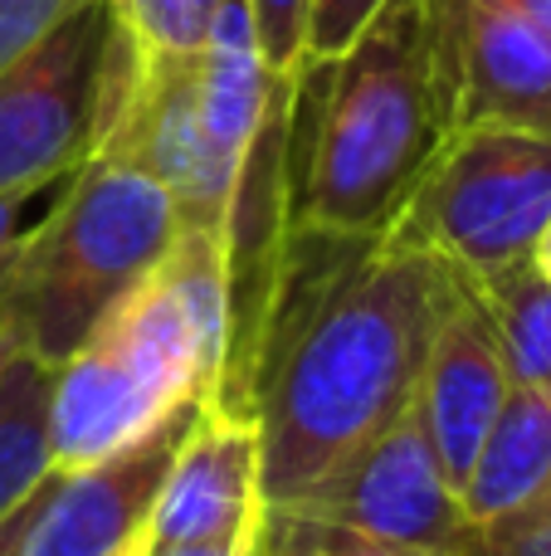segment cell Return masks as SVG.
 Segmentation results:
<instances>
[{"label":"cell","mask_w":551,"mask_h":556,"mask_svg":"<svg viewBox=\"0 0 551 556\" xmlns=\"http://www.w3.org/2000/svg\"><path fill=\"white\" fill-rule=\"evenodd\" d=\"M454 274L390 235H283L249 366L269 508L318 489L415 405Z\"/></svg>","instance_id":"obj_1"},{"label":"cell","mask_w":551,"mask_h":556,"mask_svg":"<svg viewBox=\"0 0 551 556\" xmlns=\"http://www.w3.org/2000/svg\"><path fill=\"white\" fill-rule=\"evenodd\" d=\"M445 137L430 0H381L347 49L289 78V230L386 235Z\"/></svg>","instance_id":"obj_2"},{"label":"cell","mask_w":551,"mask_h":556,"mask_svg":"<svg viewBox=\"0 0 551 556\" xmlns=\"http://www.w3.org/2000/svg\"><path fill=\"white\" fill-rule=\"evenodd\" d=\"M181 215L137 166L88 156L64 201L25 230L10 260L0 307L15 317L29 362L54 371L93 323L166 260Z\"/></svg>","instance_id":"obj_3"},{"label":"cell","mask_w":551,"mask_h":556,"mask_svg":"<svg viewBox=\"0 0 551 556\" xmlns=\"http://www.w3.org/2000/svg\"><path fill=\"white\" fill-rule=\"evenodd\" d=\"M201 401L191 332L152 269L49 371V464L54 473L93 469Z\"/></svg>","instance_id":"obj_4"},{"label":"cell","mask_w":551,"mask_h":556,"mask_svg":"<svg viewBox=\"0 0 551 556\" xmlns=\"http://www.w3.org/2000/svg\"><path fill=\"white\" fill-rule=\"evenodd\" d=\"M551 215V137L474 123L439 142L390 240L439 260L449 274L494 278L533 260Z\"/></svg>","instance_id":"obj_5"},{"label":"cell","mask_w":551,"mask_h":556,"mask_svg":"<svg viewBox=\"0 0 551 556\" xmlns=\"http://www.w3.org/2000/svg\"><path fill=\"white\" fill-rule=\"evenodd\" d=\"M113 10L93 0L0 74V191H44L98 147Z\"/></svg>","instance_id":"obj_6"},{"label":"cell","mask_w":551,"mask_h":556,"mask_svg":"<svg viewBox=\"0 0 551 556\" xmlns=\"http://www.w3.org/2000/svg\"><path fill=\"white\" fill-rule=\"evenodd\" d=\"M283 513L332 522V528H347L371 542H390V547L449 556H474L478 547L464 498L439 464L415 405L396 425H386L367 450L337 464L318 489L283 503Z\"/></svg>","instance_id":"obj_7"},{"label":"cell","mask_w":551,"mask_h":556,"mask_svg":"<svg viewBox=\"0 0 551 556\" xmlns=\"http://www.w3.org/2000/svg\"><path fill=\"white\" fill-rule=\"evenodd\" d=\"M449 132L474 123L551 137V35L508 0H430Z\"/></svg>","instance_id":"obj_8"},{"label":"cell","mask_w":551,"mask_h":556,"mask_svg":"<svg viewBox=\"0 0 551 556\" xmlns=\"http://www.w3.org/2000/svg\"><path fill=\"white\" fill-rule=\"evenodd\" d=\"M269 532L259 425L249 415L195 405L171 454L146 522V547L191 542H254Z\"/></svg>","instance_id":"obj_9"},{"label":"cell","mask_w":551,"mask_h":556,"mask_svg":"<svg viewBox=\"0 0 551 556\" xmlns=\"http://www.w3.org/2000/svg\"><path fill=\"white\" fill-rule=\"evenodd\" d=\"M191 420L195 405H185L162 430L113 459L78 473H49L15 556H132L146 542L156 489Z\"/></svg>","instance_id":"obj_10"},{"label":"cell","mask_w":551,"mask_h":556,"mask_svg":"<svg viewBox=\"0 0 551 556\" xmlns=\"http://www.w3.org/2000/svg\"><path fill=\"white\" fill-rule=\"evenodd\" d=\"M508 391H513V371L503 362L494 317L484 298L454 274L415 386V415L454 489H464Z\"/></svg>","instance_id":"obj_11"},{"label":"cell","mask_w":551,"mask_h":556,"mask_svg":"<svg viewBox=\"0 0 551 556\" xmlns=\"http://www.w3.org/2000/svg\"><path fill=\"white\" fill-rule=\"evenodd\" d=\"M279 84L283 78L264 68L249 0H225L201 54H195V103H201L205 137L234 166H244L249 156Z\"/></svg>","instance_id":"obj_12"},{"label":"cell","mask_w":551,"mask_h":556,"mask_svg":"<svg viewBox=\"0 0 551 556\" xmlns=\"http://www.w3.org/2000/svg\"><path fill=\"white\" fill-rule=\"evenodd\" d=\"M464 513L474 532L498 528V522L533 513L537 503L551 498V401L527 386H513L469 469Z\"/></svg>","instance_id":"obj_13"},{"label":"cell","mask_w":551,"mask_h":556,"mask_svg":"<svg viewBox=\"0 0 551 556\" xmlns=\"http://www.w3.org/2000/svg\"><path fill=\"white\" fill-rule=\"evenodd\" d=\"M205 376V401H220L225 366H230V274H225V235L220 230H176L166 260L156 264Z\"/></svg>","instance_id":"obj_14"},{"label":"cell","mask_w":551,"mask_h":556,"mask_svg":"<svg viewBox=\"0 0 551 556\" xmlns=\"http://www.w3.org/2000/svg\"><path fill=\"white\" fill-rule=\"evenodd\" d=\"M469 288L484 298L488 317H494L513 386H527L551 401V278H542L533 264H517V269L478 278Z\"/></svg>","instance_id":"obj_15"},{"label":"cell","mask_w":551,"mask_h":556,"mask_svg":"<svg viewBox=\"0 0 551 556\" xmlns=\"http://www.w3.org/2000/svg\"><path fill=\"white\" fill-rule=\"evenodd\" d=\"M49 371L39 362H20L10 395L0 405V522L25 508L49 483Z\"/></svg>","instance_id":"obj_16"},{"label":"cell","mask_w":551,"mask_h":556,"mask_svg":"<svg viewBox=\"0 0 551 556\" xmlns=\"http://www.w3.org/2000/svg\"><path fill=\"white\" fill-rule=\"evenodd\" d=\"M146 59H195L225 0H103Z\"/></svg>","instance_id":"obj_17"},{"label":"cell","mask_w":551,"mask_h":556,"mask_svg":"<svg viewBox=\"0 0 551 556\" xmlns=\"http://www.w3.org/2000/svg\"><path fill=\"white\" fill-rule=\"evenodd\" d=\"M264 556H449V552H420V547H390V542L357 538L332 522H312L298 513L269 508V532H264Z\"/></svg>","instance_id":"obj_18"},{"label":"cell","mask_w":551,"mask_h":556,"mask_svg":"<svg viewBox=\"0 0 551 556\" xmlns=\"http://www.w3.org/2000/svg\"><path fill=\"white\" fill-rule=\"evenodd\" d=\"M254 35H259L264 68L273 78H293L308 59V25L312 0H249Z\"/></svg>","instance_id":"obj_19"},{"label":"cell","mask_w":551,"mask_h":556,"mask_svg":"<svg viewBox=\"0 0 551 556\" xmlns=\"http://www.w3.org/2000/svg\"><path fill=\"white\" fill-rule=\"evenodd\" d=\"M93 0H0V74L39 49L59 25L88 10Z\"/></svg>","instance_id":"obj_20"},{"label":"cell","mask_w":551,"mask_h":556,"mask_svg":"<svg viewBox=\"0 0 551 556\" xmlns=\"http://www.w3.org/2000/svg\"><path fill=\"white\" fill-rule=\"evenodd\" d=\"M474 556H551V498L498 528H484Z\"/></svg>","instance_id":"obj_21"},{"label":"cell","mask_w":551,"mask_h":556,"mask_svg":"<svg viewBox=\"0 0 551 556\" xmlns=\"http://www.w3.org/2000/svg\"><path fill=\"white\" fill-rule=\"evenodd\" d=\"M381 0H312V25H308V59L337 54L351 45L361 25L376 15Z\"/></svg>","instance_id":"obj_22"},{"label":"cell","mask_w":551,"mask_h":556,"mask_svg":"<svg viewBox=\"0 0 551 556\" xmlns=\"http://www.w3.org/2000/svg\"><path fill=\"white\" fill-rule=\"evenodd\" d=\"M39 191H0V288H5L10 260H15L20 240H25V211Z\"/></svg>","instance_id":"obj_23"},{"label":"cell","mask_w":551,"mask_h":556,"mask_svg":"<svg viewBox=\"0 0 551 556\" xmlns=\"http://www.w3.org/2000/svg\"><path fill=\"white\" fill-rule=\"evenodd\" d=\"M20 362H29V352H25V337H20L15 317H10L5 307H0V405H5L10 381H15Z\"/></svg>","instance_id":"obj_24"},{"label":"cell","mask_w":551,"mask_h":556,"mask_svg":"<svg viewBox=\"0 0 551 556\" xmlns=\"http://www.w3.org/2000/svg\"><path fill=\"white\" fill-rule=\"evenodd\" d=\"M142 556H264V538H254V542H191V547H142Z\"/></svg>","instance_id":"obj_25"},{"label":"cell","mask_w":551,"mask_h":556,"mask_svg":"<svg viewBox=\"0 0 551 556\" xmlns=\"http://www.w3.org/2000/svg\"><path fill=\"white\" fill-rule=\"evenodd\" d=\"M29 513H35V498H29L25 508H15L5 522H0V556H15L20 538H25V522H29Z\"/></svg>","instance_id":"obj_26"},{"label":"cell","mask_w":551,"mask_h":556,"mask_svg":"<svg viewBox=\"0 0 551 556\" xmlns=\"http://www.w3.org/2000/svg\"><path fill=\"white\" fill-rule=\"evenodd\" d=\"M527 264H533V269L542 274V278H551V215H547L542 235H537V244H533V260H527Z\"/></svg>","instance_id":"obj_27"},{"label":"cell","mask_w":551,"mask_h":556,"mask_svg":"<svg viewBox=\"0 0 551 556\" xmlns=\"http://www.w3.org/2000/svg\"><path fill=\"white\" fill-rule=\"evenodd\" d=\"M508 5L523 10L527 20H537V25H542L547 35H551V0H508Z\"/></svg>","instance_id":"obj_28"},{"label":"cell","mask_w":551,"mask_h":556,"mask_svg":"<svg viewBox=\"0 0 551 556\" xmlns=\"http://www.w3.org/2000/svg\"><path fill=\"white\" fill-rule=\"evenodd\" d=\"M142 547H146V542H142ZM142 547H137V552H132V556H142Z\"/></svg>","instance_id":"obj_29"}]
</instances>
